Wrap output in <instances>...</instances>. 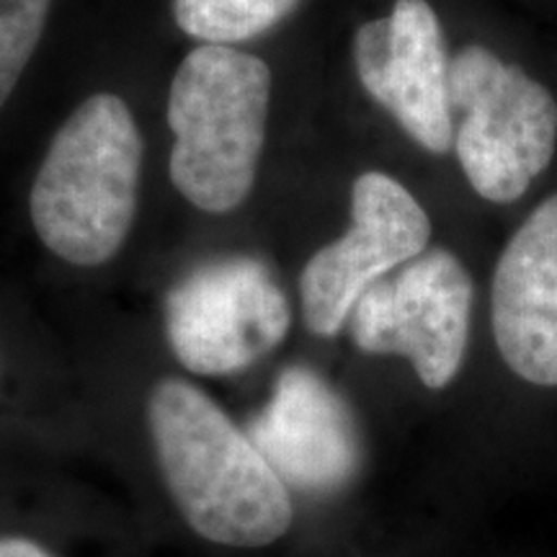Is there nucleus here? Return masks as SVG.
I'll return each instance as SVG.
<instances>
[{"label": "nucleus", "mask_w": 557, "mask_h": 557, "mask_svg": "<svg viewBox=\"0 0 557 557\" xmlns=\"http://www.w3.org/2000/svg\"><path fill=\"white\" fill-rule=\"evenodd\" d=\"M493 336L513 374L557 387V194L500 253L491 295Z\"/></svg>", "instance_id": "nucleus-10"}, {"label": "nucleus", "mask_w": 557, "mask_h": 557, "mask_svg": "<svg viewBox=\"0 0 557 557\" xmlns=\"http://www.w3.org/2000/svg\"><path fill=\"white\" fill-rule=\"evenodd\" d=\"M472 278L444 248L423 250L357 299L348 329L359 351L406 357L429 389L447 387L465 361Z\"/></svg>", "instance_id": "nucleus-6"}, {"label": "nucleus", "mask_w": 557, "mask_h": 557, "mask_svg": "<svg viewBox=\"0 0 557 557\" xmlns=\"http://www.w3.org/2000/svg\"><path fill=\"white\" fill-rule=\"evenodd\" d=\"M143 135L127 103L96 94L54 135L34 178L29 212L39 240L73 267L120 253L137 212Z\"/></svg>", "instance_id": "nucleus-2"}, {"label": "nucleus", "mask_w": 557, "mask_h": 557, "mask_svg": "<svg viewBox=\"0 0 557 557\" xmlns=\"http://www.w3.org/2000/svg\"><path fill=\"white\" fill-rule=\"evenodd\" d=\"M361 86L423 150L455 145L449 58L442 24L426 0H395L393 13L367 21L354 39Z\"/></svg>", "instance_id": "nucleus-8"}, {"label": "nucleus", "mask_w": 557, "mask_h": 557, "mask_svg": "<svg viewBox=\"0 0 557 557\" xmlns=\"http://www.w3.org/2000/svg\"><path fill=\"white\" fill-rule=\"evenodd\" d=\"M271 70L235 47L199 45L169 94L171 181L209 214L238 209L253 191L267 139Z\"/></svg>", "instance_id": "nucleus-3"}, {"label": "nucleus", "mask_w": 557, "mask_h": 557, "mask_svg": "<svg viewBox=\"0 0 557 557\" xmlns=\"http://www.w3.org/2000/svg\"><path fill=\"white\" fill-rule=\"evenodd\" d=\"M52 0H0V107L37 52Z\"/></svg>", "instance_id": "nucleus-12"}, {"label": "nucleus", "mask_w": 557, "mask_h": 557, "mask_svg": "<svg viewBox=\"0 0 557 557\" xmlns=\"http://www.w3.org/2000/svg\"><path fill=\"white\" fill-rule=\"evenodd\" d=\"M148 423L165 487L199 537L256 549L289 532V487L205 389L184 380L158 382Z\"/></svg>", "instance_id": "nucleus-1"}, {"label": "nucleus", "mask_w": 557, "mask_h": 557, "mask_svg": "<svg viewBox=\"0 0 557 557\" xmlns=\"http://www.w3.org/2000/svg\"><path fill=\"white\" fill-rule=\"evenodd\" d=\"M0 557H54L39 547L37 542L24 537H3L0 540Z\"/></svg>", "instance_id": "nucleus-13"}, {"label": "nucleus", "mask_w": 557, "mask_h": 557, "mask_svg": "<svg viewBox=\"0 0 557 557\" xmlns=\"http://www.w3.org/2000/svg\"><path fill=\"white\" fill-rule=\"evenodd\" d=\"M248 436L289 491L333 496L359 475L364 444L357 416L308 367H287L267 406L248 421Z\"/></svg>", "instance_id": "nucleus-9"}, {"label": "nucleus", "mask_w": 557, "mask_h": 557, "mask_svg": "<svg viewBox=\"0 0 557 557\" xmlns=\"http://www.w3.org/2000/svg\"><path fill=\"white\" fill-rule=\"evenodd\" d=\"M431 220L400 181L361 173L351 189V230L320 248L299 276L305 325L315 336H338L357 299L389 271L429 248Z\"/></svg>", "instance_id": "nucleus-7"}, {"label": "nucleus", "mask_w": 557, "mask_h": 557, "mask_svg": "<svg viewBox=\"0 0 557 557\" xmlns=\"http://www.w3.org/2000/svg\"><path fill=\"white\" fill-rule=\"evenodd\" d=\"M302 0H173L178 29L201 45L233 47L284 21Z\"/></svg>", "instance_id": "nucleus-11"}, {"label": "nucleus", "mask_w": 557, "mask_h": 557, "mask_svg": "<svg viewBox=\"0 0 557 557\" xmlns=\"http://www.w3.org/2000/svg\"><path fill=\"white\" fill-rule=\"evenodd\" d=\"M451 114L462 120L455 150L480 197L508 205L524 197L557 148V103L549 90L480 45L449 60Z\"/></svg>", "instance_id": "nucleus-4"}, {"label": "nucleus", "mask_w": 557, "mask_h": 557, "mask_svg": "<svg viewBox=\"0 0 557 557\" xmlns=\"http://www.w3.org/2000/svg\"><path fill=\"white\" fill-rule=\"evenodd\" d=\"M163 315L173 357L205 377L253 367L292 325L287 295L256 256L201 263L165 295Z\"/></svg>", "instance_id": "nucleus-5"}]
</instances>
